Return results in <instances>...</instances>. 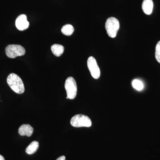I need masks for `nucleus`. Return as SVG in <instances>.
Listing matches in <instances>:
<instances>
[{
	"label": "nucleus",
	"mask_w": 160,
	"mask_h": 160,
	"mask_svg": "<svg viewBox=\"0 0 160 160\" xmlns=\"http://www.w3.org/2000/svg\"><path fill=\"white\" fill-rule=\"evenodd\" d=\"M155 55L156 59L158 61V62L160 64V41L158 42L156 46Z\"/></svg>",
	"instance_id": "4468645a"
},
{
	"label": "nucleus",
	"mask_w": 160,
	"mask_h": 160,
	"mask_svg": "<svg viewBox=\"0 0 160 160\" xmlns=\"http://www.w3.org/2000/svg\"><path fill=\"white\" fill-rule=\"evenodd\" d=\"M105 28L109 37L115 38L120 28L119 22L115 18H108L105 24Z\"/></svg>",
	"instance_id": "f03ea898"
},
{
	"label": "nucleus",
	"mask_w": 160,
	"mask_h": 160,
	"mask_svg": "<svg viewBox=\"0 0 160 160\" xmlns=\"http://www.w3.org/2000/svg\"><path fill=\"white\" fill-rule=\"evenodd\" d=\"M6 55L10 58L22 56L26 53V50L22 46L18 45H9L6 49Z\"/></svg>",
	"instance_id": "39448f33"
},
{
	"label": "nucleus",
	"mask_w": 160,
	"mask_h": 160,
	"mask_svg": "<svg viewBox=\"0 0 160 160\" xmlns=\"http://www.w3.org/2000/svg\"><path fill=\"white\" fill-rule=\"evenodd\" d=\"M15 25L17 28L20 31H24L28 29L29 23L26 15L21 14L19 16L16 20Z\"/></svg>",
	"instance_id": "0eeeda50"
},
{
	"label": "nucleus",
	"mask_w": 160,
	"mask_h": 160,
	"mask_svg": "<svg viewBox=\"0 0 160 160\" xmlns=\"http://www.w3.org/2000/svg\"><path fill=\"white\" fill-rule=\"evenodd\" d=\"M153 3L152 0H144L142 4V9L145 14L150 15L152 13Z\"/></svg>",
	"instance_id": "1a4fd4ad"
},
{
	"label": "nucleus",
	"mask_w": 160,
	"mask_h": 160,
	"mask_svg": "<svg viewBox=\"0 0 160 160\" xmlns=\"http://www.w3.org/2000/svg\"><path fill=\"white\" fill-rule=\"evenodd\" d=\"M70 124L74 127H90L92 126L91 120L87 116L77 114L72 118Z\"/></svg>",
	"instance_id": "7ed1b4c3"
},
{
	"label": "nucleus",
	"mask_w": 160,
	"mask_h": 160,
	"mask_svg": "<svg viewBox=\"0 0 160 160\" xmlns=\"http://www.w3.org/2000/svg\"><path fill=\"white\" fill-rule=\"evenodd\" d=\"M39 144L37 141H33L27 146L26 150V152L28 154H34L37 151L39 148Z\"/></svg>",
	"instance_id": "9b49d317"
},
{
	"label": "nucleus",
	"mask_w": 160,
	"mask_h": 160,
	"mask_svg": "<svg viewBox=\"0 0 160 160\" xmlns=\"http://www.w3.org/2000/svg\"><path fill=\"white\" fill-rule=\"evenodd\" d=\"M65 88L68 99H74L77 94L78 89L76 82L73 78L69 77L66 79Z\"/></svg>",
	"instance_id": "20e7f679"
},
{
	"label": "nucleus",
	"mask_w": 160,
	"mask_h": 160,
	"mask_svg": "<svg viewBox=\"0 0 160 160\" xmlns=\"http://www.w3.org/2000/svg\"><path fill=\"white\" fill-rule=\"evenodd\" d=\"M56 160H66V157H65V156H62L58 158Z\"/></svg>",
	"instance_id": "2eb2a0df"
},
{
	"label": "nucleus",
	"mask_w": 160,
	"mask_h": 160,
	"mask_svg": "<svg viewBox=\"0 0 160 160\" xmlns=\"http://www.w3.org/2000/svg\"><path fill=\"white\" fill-rule=\"evenodd\" d=\"M74 29L70 24H67L62 27L61 31L63 34L66 36H70L73 33Z\"/></svg>",
	"instance_id": "f8f14e48"
},
{
	"label": "nucleus",
	"mask_w": 160,
	"mask_h": 160,
	"mask_svg": "<svg viewBox=\"0 0 160 160\" xmlns=\"http://www.w3.org/2000/svg\"><path fill=\"white\" fill-rule=\"evenodd\" d=\"M33 132V129L29 124H23L19 128L18 133L22 136H26L27 137L31 136Z\"/></svg>",
	"instance_id": "6e6552de"
},
{
	"label": "nucleus",
	"mask_w": 160,
	"mask_h": 160,
	"mask_svg": "<svg viewBox=\"0 0 160 160\" xmlns=\"http://www.w3.org/2000/svg\"><path fill=\"white\" fill-rule=\"evenodd\" d=\"M52 52L56 57H60L64 52V46L59 44H54L51 47Z\"/></svg>",
	"instance_id": "9d476101"
},
{
	"label": "nucleus",
	"mask_w": 160,
	"mask_h": 160,
	"mask_svg": "<svg viewBox=\"0 0 160 160\" xmlns=\"http://www.w3.org/2000/svg\"><path fill=\"white\" fill-rule=\"evenodd\" d=\"M132 84V87L138 91H141L143 89V87H144L143 83L139 80L135 79L133 80Z\"/></svg>",
	"instance_id": "ddd939ff"
},
{
	"label": "nucleus",
	"mask_w": 160,
	"mask_h": 160,
	"mask_svg": "<svg viewBox=\"0 0 160 160\" xmlns=\"http://www.w3.org/2000/svg\"><path fill=\"white\" fill-rule=\"evenodd\" d=\"M87 66L92 77L95 79H98L101 75V71L96 60L93 57H90L88 59Z\"/></svg>",
	"instance_id": "423d86ee"
},
{
	"label": "nucleus",
	"mask_w": 160,
	"mask_h": 160,
	"mask_svg": "<svg viewBox=\"0 0 160 160\" xmlns=\"http://www.w3.org/2000/svg\"><path fill=\"white\" fill-rule=\"evenodd\" d=\"M0 160H5V158L3 157V156L1 155H0Z\"/></svg>",
	"instance_id": "dca6fc26"
},
{
	"label": "nucleus",
	"mask_w": 160,
	"mask_h": 160,
	"mask_svg": "<svg viewBox=\"0 0 160 160\" xmlns=\"http://www.w3.org/2000/svg\"><path fill=\"white\" fill-rule=\"evenodd\" d=\"M7 82L10 88L18 94H22L25 92V86L22 80L15 73H11L8 76Z\"/></svg>",
	"instance_id": "f257e3e1"
}]
</instances>
